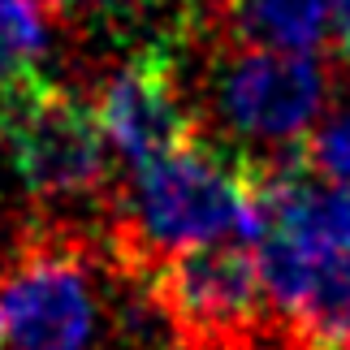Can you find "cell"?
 <instances>
[{"mask_svg":"<svg viewBox=\"0 0 350 350\" xmlns=\"http://www.w3.org/2000/svg\"><path fill=\"white\" fill-rule=\"evenodd\" d=\"M52 9H57L61 18H87L96 26H117V31H126V26L152 18V13H165V0H52ZM165 18L178 26L182 35L191 31V26L182 18H173V13H165Z\"/></svg>","mask_w":350,"mask_h":350,"instance_id":"10","label":"cell"},{"mask_svg":"<svg viewBox=\"0 0 350 350\" xmlns=\"http://www.w3.org/2000/svg\"><path fill=\"white\" fill-rule=\"evenodd\" d=\"M199 31L217 39V48L316 57L333 39V0H217Z\"/></svg>","mask_w":350,"mask_h":350,"instance_id":"7","label":"cell"},{"mask_svg":"<svg viewBox=\"0 0 350 350\" xmlns=\"http://www.w3.org/2000/svg\"><path fill=\"white\" fill-rule=\"evenodd\" d=\"M0 346H5V325H0Z\"/></svg>","mask_w":350,"mask_h":350,"instance_id":"12","label":"cell"},{"mask_svg":"<svg viewBox=\"0 0 350 350\" xmlns=\"http://www.w3.org/2000/svg\"><path fill=\"white\" fill-rule=\"evenodd\" d=\"M147 281L178 329L182 350H242L268 312L255 247L247 242L191 247L165 260Z\"/></svg>","mask_w":350,"mask_h":350,"instance_id":"5","label":"cell"},{"mask_svg":"<svg viewBox=\"0 0 350 350\" xmlns=\"http://www.w3.org/2000/svg\"><path fill=\"white\" fill-rule=\"evenodd\" d=\"M0 325L13 350H100L109 303L96 286V251L61 225L18 234L0 260Z\"/></svg>","mask_w":350,"mask_h":350,"instance_id":"2","label":"cell"},{"mask_svg":"<svg viewBox=\"0 0 350 350\" xmlns=\"http://www.w3.org/2000/svg\"><path fill=\"white\" fill-rule=\"evenodd\" d=\"M61 13L52 0H0V83L48 74L44 61L57 48Z\"/></svg>","mask_w":350,"mask_h":350,"instance_id":"8","label":"cell"},{"mask_svg":"<svg viewBox=\"0 0 350 350\" xmlns=\"http://www.w3.org/2000/svg\"><path fill=\"white\" fill-rule=\"evenodd\" d=\"M333 48L350 70V0H333Z\"/></svg>","mask_w":350,"mask_h":350,"instance_id":"11","label":"cell"},{"mask_svg":"<svg viewBox=\"0 0 350 350\" xmlns=\"http://www.w3.org/2000/svg\"><path fill=\"white\" fill-rule=\"evenodd\" d=\"M96 117L109 147L130 169H152L160 160L199 143V109L186 96L182 57L173 39H152L100 83Z\"/></svg>","mask_w":350,"mask_h":350,"instance_id":"6","label":"cell"},{"mask_svg":"<svg viewBox=\"0 0 350 350\" xmlns=\"http://www.w3.org/2000/svg\"><path fill=\"white\" fill-rule=\"evenodd\" d=\"M299 152L316 178L350 186V104H338V109H329L320 117Z\"/></svg>","mask_w":350,"mask_h":350,"instance_id":"9","label":"cell"},{"mask_svg":"<svg viewBox=\"0 0 350 350\" xmlns=\"http://www.w3.org/2000/svg\"><path fill=\"white\" fill-rule=\"evenodd\" d=\"M329 87L333 74L320 57H290V52H264V48H217L204 100L225 134L268 147L277 156L299 147L316 130L333 96Z\"/></svg>","mask_w":350,"mask_h":350,"instance_id":"4","label":"cell"},{"mask_svg":"<svg viewBox=\"0 0 350 350\" xmlns=\"http://www.w3.org/2000/svg\"><path fill=\"white\" fill-rule=\"evenodd\" d=\"M255 156L191 143L186 152L139 169L121 191L109 225V251L121 268L152 277L165 260L212 242H260Z\"/></svg>","mask_w":350,"mask_h":350,"instance_id":"1","label":"cell"},{"mask_svg":"<svg viewBox=\"0 0 350 350\" xmlns=\"http://www.w3.org/2000/svg\"><path fill=\"white\" fill-rule=\"evenodd\" d=\"M0 160L44 204L96 199L109 182V139L96 104L52 74L0 83Z\"/></svg>","mask_w":350,"mask_h":350,"instance_id":"3","label":"cell"}]
</instances>
